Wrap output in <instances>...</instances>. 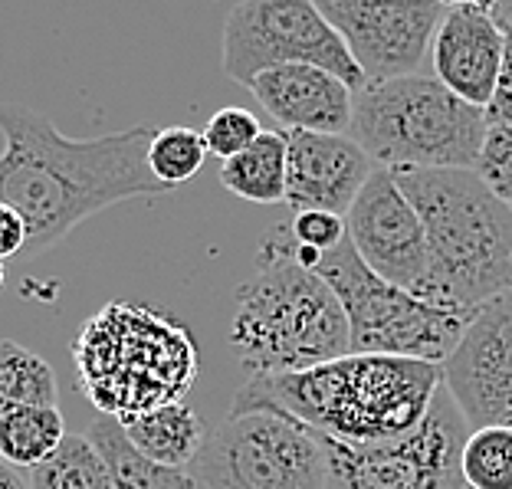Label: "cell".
<instances>
[{
    "label": "cell",
    "instance_id": "1",
    "mask_svg": "<svg viewBox=\"0 0 512 489\" xmlns=\"http://www.w3.org/2000/svg\"><path fill=\"white\" fill-rule=\"evenodd\" d=\"M0 204L27 224V253L60 243L86 217L132 197L168 194L148 171L155 128L138 125L102 138H69L43 112L0 106Z\"/></svg>",
    "mask_w": 512,
    "mask_h": 489
},
{
    "label": "cell",
    "instance_id": "2",
    "mask_svg": "<svg viewBox=\"0 0 512 489\" xmlns=\"http://www.w3.org/2000/svg\"><path fill=\"white\" fill-rule=\"evenodd\" d=\"M230 345L250 378L299 375L352 352L342 302L296 260L289 230H273L256 250L253 276L234 299Z\"/></svg>",
    "mask_w": 512,
    "mask_h": 489
},
{
    "label": "cell",
    "instance_id": "3",
    "mask_svg": "<svg viewBox=\"0 0 512 489\" xmlns=\"http://www.w3.org/2000/svg\"><path fill=\"white\" fill-rule=\"evenodd\" d=\"M243 388L322 437L342 444H384L411 434L424 421L444 388V371L414 358L348 352L299 375L250 378Z\"/></svg>",
    "mask_w": 512,
    "mask_h": 489
},
{
    "label": "cell",
    "instance_id": "4",
    "mask_svg": "<svg viewBox=\"0 0 512 489\" xmlns=\"http://www.w3.org/2000/svg\"><path fill=\"white\" fill-rule=\"evenodd\" d=\"M427 234L430 273L421 299L473 312L512 289V211L476 171H394Z\"/></svg>",
    "mask_w": 512,
    "mask_h": 489
},
{
    "label": "cell",
    "instance_id": "5",
    "mask_svg": "<svg viewBox=\"0 0 512 489\" xmlns=\"http://www.w3.org/2000/svg\"><path fill=\"white\" fill-rule=\"evenodd\" d=\"M86 398L106 417H128L178 404L197 378L191 332L168 312L112 302L73 342Z\"/></svg>",
    "mask_w": 512,
    "mask_h": 489
},
{
    "label": "cell",
    "instance_id": "6",
    "mask_svg": "<svg viewBox=\"0 0 512 489\" xmlns=\"http://www.w3.org/2000/svg\"><path fill=\"white\" fill-rule=\"evenodd\" d=\"M486 132L483 109L417 73L358 89L348 138L388 171H473Z\"/></svg>",
    "mask_w": 512,
    "mask_h": 489
},
{
    "label": "cell",
    "instance_id": "7",
    "mask_svg": "<svg viewBox=\"0 0 512 489\" xmlns=\"http://www.w3.org/2000/svg\"><path fill=\"white\" fill-rule=\"evenodd\" d=\"M191 467L207 489H329L322 437L247 388Z\"/></svg>",
    "mask_w": 512,
    "mask_h": 489
},
{
    "label": "cell",
    "instance_id": "8",
    "mask_svg": "<svg viewBox=\"0 0 512 489\" xmlns=\"http://www.w3.org/2000/svg\"><path fill=\"white\" fill-rule=\"evenodd\" d=\"M316 273L342 302L355 355H391L444 365L470 322V312L434 306L401 286L384 283L362 263L348 237L319 256Z\"/></svg>",
    "mask_w": 512,
    "mask_h": 489
},
{
    "label": "cell",
    "instance_id": "9",
    "mask_svg": "<svg viewBox=\"0 0 512 489\" xmlns=\"http://www.w3.org/2000/svg\"><path fill=\"white\" fill-rule=\"evenodd\" d=\"M276 66H316L358 92L362 69L312 0H247L224 23V73L247 89L253 76Z\"/></svg>",
    "mask_w": 512,
    "mask_h": 489
},
{
    "label": "cell",
    "instance_id": "10",
    "mask_svg": "<svg viewBox=\"0 0 512 489\" xmlns=\"http://www.w3.org/2000/svg\"><path fill=\"white\" fill-rule=\"evenodd\" d=\"M463 444L467 421L447 388H440L424 421L398 440L342 444L322 437L329 489H467L460 470Z\"/></svg>",
    "mask_w": 512,
    "mask_h": 489
},
{
    "label": "cell",
    "instance_id": "11",
    "mask_svg": "<svg viewBox=\"0 0 512 489\" xmlns=\"http://www.w3.org/2000/svg\"><path fill=\"white\" fill-rule=\"evenodd\" d=\"M319 10L348 46L365 83H388V79L417 76L440 20L447 14V4H434V0H414V4L319 0Z\"/></svg>",
    "mask_w": 512,
    "mask_h": 489
},
{
    "label": "cell",
    "instance_id": "12",
    "mask_svg": "<svg viewBox=\"0 0 512 489\" xmlns=\"http://www.w3.org/2000/svg\"><path fill=\"white\" fill-rule=\"evenodd\" d=\"M444 388L476 427H512V289L470 312L457 348L440 365Z\"/></svg>",
    "mask_w": 512,
    "mask_h": 489
},
{
    "label": "cell",
    "instance_id": "13",
    "mask_svg": "<svg viewBox=\"0 0 512 489\" xmlns=\"http://www.w3.org/2000/svg\"><path fill=\"white\" fill-rule=\"evenodd\" d=\"M345 230L371 273L414 296L424 293L430 273L427 234L414 204L398 188L394 171H371L368 184L345 217Z\"/></svg>",
    "mask_w": 512,
    "mask_h": 489
},
{
    "label": "cell",
    "instance_id": "14",
    "mask_svg": "<svg viewBox=\"0 0 512 489\" xmlns=\"http://www.w3.org/2000/svg\"><path fill=\"white\" fill-rule=\"evenodd\" d=\"M378 165L348 135H286V204L348 217Z\"/></svg>",
    "mask_w": 512,
    "mask_h": 489
},
{
    "label": "cell",
    "instance_id": "15",
    "mask_svg": "<svg viewBox=\"0 0 512 489\" xmlns=\"http://www.w3.org/2000/svg\"><path fill=\"white\" fill-rule=\"evenodd\" d=\"M506 33L490 4H447V14L430 43L437 83L467 106H490Z\"/></svg>",
    "mask_w": 512,
    "mask_h": 489
},
{
    "label": "cell",
    "instance_id": "16",
    "mask_svg": "<svg viewBox=\"0 0 512 489\" xmlns=\"http://www.w3.org/2000/svg\"><path fill=\"white\" fill-rule=\"evenodd\" d=\"M247 89L283 135H348L352 128L355 92L325 69L276 66L253 76Z\"/></svg>",
    "mask_w": 512,
    "mask_h": 489
},
{
    "label": "cell",
    "instance_id": "17",
    "mask_svg": "<svg viewBox=\"0 0 512 489\" xmlns=\"http://www.w3.org/2000/svg\"><path fill=\"white\" fill-rule=\"evenodd\" d=\"M115 421L122 424L125 437L132 440V447L142 457L171 470H184L188 463H194L207 440L201 414L184 401L155 407V411L115 417Z\"/></svg>",
    "mask_w": 512,
    "mask_h": 489
},
{
    "label": "cell",
    "instance_id": "18",
    "mask_svg": "<svg viewBox=\"0 0 512 489\" xmlns=\"http://www.w3.org/2000/svg\"><path fill=\"white\" fill-rule=\"evenodd\" d=\"M86 440L106 463L115 489H197V480L188 470H171L142 457L115 417H96L86 430Z\"/></svg>",
    "mask_w": 512,
    "mask_h": 489
},
{
    "label": "cell",
    "instance_id": "19",
    "mask_svg": "<svg viewBox=\"0 0 512 489\" xmlns=\"http://www.w3.org/2000/svg\"><path fill=\"white\" fill-rule=\"evenodd\" d=\"M220 184L253 204H286V135L263 128L240 155L220 161Z\"/></svg>",
    "mask_w": 512,
    "mask_h": 489
},
{
    "label": "cell",
    "instance_id": "20",
    "mask_svg": "<svg viewBox=\"0 0 512 489\" xmlns=\"http://www.w3.org/2000/svg\"><path fill=\"white\" fill-rule=\"evenodd\" d=\"M66 440L60 407H17L0 414V460L27 473L53 457Z\"/></svg>",
    "mask_w": 512,
    "mask_h": 489
},
{
    "label": "cell",
    "instance_id": "21",
    "mask_svg": "<svg viewBox=\"0 0 512 489\" xmlns=\"http://www.w3.org/2000/svg\"><path fill=\"white\" fill-rule=\"evenodd\" d=\"M56 371L14 339H0V414L17 407H56Z\"/></svg>",
    "mask_w": 512,
    "mask_h": 489
},
{
    "label": "cell",
    "instance_id": "22",
    "mask_svg": "<svg viewBox=\"0 0 512 489\" xmlns=\"http://www.w3.org/2000/svg\"><path fill=\"white\" fill-rule=\"evenodd\" d=\"M27 489H115L106 463L89 444L86 434H66L50 460L23 473Z\"/></svg>",
    "mask_w": 512,
    "mask_h": 489
},
{
    "label": "cell",
    "instance_id": "23",
    "mask_svg": "<svg viewBox=\"0 0 512 489\" xmlns=\"http://www.w3.org/2000/svg\"><path fill=\"white\" fill-rule=\"evenodd\" d=\"M145 161L158 184H165L168 191L181 188V184H188L207 161L204 132H197V128H188V125L155 128Z\"/></svg>",
    "mask_w": 512,
    "mask_h": 489
},
{
    "label": "cell",
    "instance_id": "24",
    "mask_svg": "<svg viewBox=\"0 0 512 489\" xmlns=\"http://www.w3.org/2000/svg\"><path fill=\"white\" fill-rule=\"evenodd\" d=\"M467 489H512V427H476L460 453Z\"/></svg>",
    "mask_w": 512,
    "mask_h": 489
},
{
    "label": "cell",
    "instance_id": "25",
    "mask_svg": "<svg viewBox=\"0 0 512 489\" xmlns=\"http://www.w3.org/2000/svg\"><path fill=\"white\" fill-rule=\"evenodd\" d=\"M260 132H263V125L250 109H240V106L220 109L211 115V122L204 125L207 155H217L220 161L234 158L240 151H247L256 138H260Z\"/></svg>",
    "mask_w": 512,
    "mask_h": 489
},
{
    "label": "cell",
    "instance_id": "26",
    "mask_svg": "<svg viewBox=\"0 0 512 489\" xmlns=\"http://www.w3.org/2000/svg\"><path fill=\"white\" fill-rule=\"evenodd\" d=\"M473 171L486 191L512 211V125H490Z\"/></svg>",
    "mask_w": 512,
    "mask_h": 489
},
{
    "label": "cell",
    "instance_id": "27",
    "mask_svg": "<svg viewBox=\"0 0 512 489\" xmlns=\"http://www.w3.org/2000/svg\"><path fill=\"white\" fill-rule=\"evenodd\" d=\"M289 237H293L296 247L329 253L348 237L345 217H335V214H325V211H299L293 217V224H289Z\"/></svg>",
    "mask_w": 512,
    "mask_h": 489
},
{
    "label": "cell",
    "instance_id": "28",
    "mask_svg": "<svg viewBox=\"0 0 512 489\" xmlns=\"http://www.w3.org/2000/svg\"><path fill=\"white\" fill-rule=\"evenodd\" d=\"M503 63H499L493 99L486 106V122L490 125H512V27H503Z\"/></svg>",
    "mask_w": 512,
    "mask_h": 489
},
{
    "label": "cell",
    "instance_id": "29",
    "mask_svg": "<svg viewBox=\"0 0 512 489\" xmlns=\"http://www.w3.org/2000/svg\"><path fill=\"white\" fill-rule=\"evenodd\" d=\"M27 240H30V234H27L23 217L14 211V207L0 204V263L17 253H27Z\"/></svg>",
    "mask_w": 512,
    "mask_h": 489
},
{
    "label": "cell",
    "instance_id": "30",
    "mask_svg": "<svg viewBox=\"0 0 512 489\" xmlns=\"http://www.w3.org/2000/svg\"><path fill=\"white\" fill-rule=\"evenodd\" d=\"M0 489H27V480H23V473L14 470L4 460H0Z\"/></svg>",
    "mask_w": 512,
    "mask_h": 489
},
{
    "label": "cell",
    "instance_id": "31",
    "mask_svg": "<svg viewBox=\"0 0 512 489\" xmlns=\"http://www.w3.org/2000/svg\"><path fill=\"white\" fill-rule=\"evenodd\" d=\"M490 10L499 20V27H512V4H490Z\"/></svg>",
    "mask_w": 512,
    "mask_h": 489
},
{
    "label": "cell",
    "instance_id": "32",
    "mask_svg": "<svg viewBox=\"0 0 512 489\" xmlns=\"http://www.w3.org/2000/svg\"><path fill=\"white\" fill-rule=\"evenodd\" d=\"M0 289H4V263H0Z\"/></svg>",
    "mask_w": 512,
    "mask_h": 489
}]
</instances>
